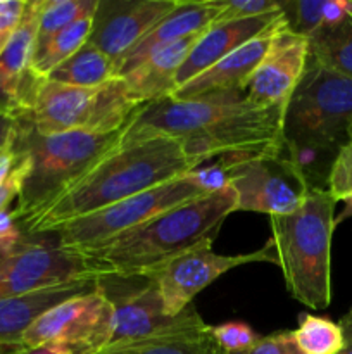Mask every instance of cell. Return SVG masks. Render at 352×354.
I'll use <instances>...</instances> for the list:
<instances>
[{
	"instance_id": "6da1fadb",
	"label": "cell",
	"mask_w": 352,
	"mask_h": 354,
	"mask_svg": "<svg viewBox=\"0 0 352 354\" xmlns=\"http://www.w3.org/2000/svg\"><path fill=\"white\" fill-rule=\"evenodd\" d=\"M283 111L252 102L245 88L192 99L168 97L138 107L121 130L117 149L171 138L200 165L213 158L276 154L283 151Z\"/></svg>"
},
{
	"instance_id": "7a4b0ae2",
	"label": "cell",
	"mask_w": 352,
	"mask_h": 354,
	"mask_svg": "<svg viewBox=\"0 0 352 354\" xmlns=\"http://www.w3.org/2000/svg\"><path fill=\"white\" fill-rule=\"evenodd\" d=\"M352 127V80L307 55V64L283 111V152L311 189L328 176ZM328 190V189H326Z\"/></svg>"
},
{
	"instance_id": "3957f363",
	"label": "cell",
	"mask_w": 352,
	"mask_h": 354,
	"mask_svg": "<svg viewBox=\"0 0 352 354\" xmlns=\"http://www.w3.org/2000/svg\"><path fill=\"white\" fill-rule=\"evenodd\" d=\"M200 166L171 138H150L116 149L55 201L24 235L54 234L76 218L171 182Z\"/></svg>"
},
{
	"instance_id": "277c9868",
	"label": "cell",
	"mask_w": 352,
	"mask_h": 354,
	"mask_svg": "<svg viewBox=\"0 0 352 354\" xmlns=\"http://www.w3.org/2000/svg\"><path fill=\"white\" fill-rule=\"evenodd\" d=\"M235 211L237 196L228 185L164 211L83 256L107 275L148 277L190 249L214 242L223 221Z\"/></svg>"
},
{
	"instance_id": "5b68a950",
	"label": "cell",
	"mask_w": 352,
	"mask_h": 354,
	"mask_svg": "<svg viewBox=\"0 0 352 354\" xmlns=\"http://www.w3.org/2000/svg\"><path fill=\"white\" fill-rule=\"evenodd\" d=\"M119 133H38L26 116L17 118L14 147L28 156L30 169L12 213L24 232L68 190L117 149Z\"/></svg>"
},
{
	"instance_id": "8992f818",
	"label": "cell",
	"mask_w": 352,
	"mask_h": 354,
	"mask_svg": "<svg viewBox=\"0 0 352 354\" xmlns=\"http://www.w3.org/2000/svg\"><path fill=\"white\" fill-rule=\"evenodd\" d=\"M335 197L311 189L297 211L269 216L271 242L286 290L300 304L324 310L331 303V237Z\"/></svg>"
},
{
	"instance_id": "52a82bcc",
	"label": "cell",
	"mask_w": 352,
	"mask_h": 354,
	"mask_svg": "<svg viewBox=\"0 0 352 354\" xmlns=\"http://www.w3.org/2000/svg\"><path fill=\"white\" fill-rule=\"evenodd\" d=\"M138 107L121 76L93 88L40 80L26 118L41 135H109L123 130Z\"/></svg>"
},
{
	"instance_id": "ba28073f",
	"label": "cell",
	"mask_w": 352,
	"mask_h": 354,
	"mask_svg": "<svg viewBox=\"0 0 352 354\" xmlns=\"http://www.w3.org/2000/svg\"><path fill=\"white\" fill-rule=\"evenodd\" d=\"M202 196H207V192L200 189L190 171L171 182L76 218L54 234L62 249L83 254L133 230L164 211Z\"/></svg>"
},
{
	"instance_id": "9c48e42d",
	"label": "cell",
	"mask_w": 352,
	"mask_h": 354,
	"mask_svg": "<svg viewBox=\"0 0 352 354\" xmlns=\"http://www.w3.org/2000/svg\"><path fill=\"white\" fill-rule=\"evenodd\" d=\"M113 277L124 292H117L99 279V287L114 306V327L109 348L209 328L193 304L176 317L166 315L154 277Z\"/></svg>"
},
{
	"instance_id": "30bf717a",
	"label": "cell",
	"mask_w": 352,
	"mask_h": 354,
	"mask_svg": "<svg viewBox=\"0 0 352 354\" xmlns=\"http://www.w3.org/2000/svg\"><path fill=\"white\" fill-rule=\"evenodd\" d=\"M228 185L237 196V211L283 216L299 209L311 187L285 152L248 158H219Z\"/></svg>"
},
{
	"instance_id": "8fae6325",
	"label": "cell",
	"mask_w": 352,
	"mask_h": 354,
	"mask_svg": "<svg viewBox=\"0 0 352 354\" xmlns=\"http://www.w3.org/2000/svg\"><path fill=\"white\" fill-rule=\"evenodd\" d=\"M114 327V306L104 290L71 297L38 318L21 337L19 346H37L57 342L76 354H100L110 344Z\"/></svg>"
},
{
	"instance_id": "7c38bea8",
	"label": "cell",
	"mask_w": 352,
	"mask_h": 354,
	"mask_svg": "<svg viewBox=\"0 0 352 354\" xmlns=\"http://www.w3.org/2000/svg\"><path fill=\"white\" fill-rule=\"evenodd\" d=\"M102 277L109 275L86 256L24 237L16 251L0 258V299Z\"/></svg>"
},
{
	"instance_id": "4fadbf2b",
	"label": "cell",
	"mask_w": 352,
	"mask_h": 354,
	"mask_svg": "<svg viewBox=\"0 0 352 354\" xmlns=\"http://www.w3.org/2000/svg\"><path fill=\"white\" fill-rule=\"evenodd\" d=\"M211 248H213V242L197 245L148 275L155 279L159 294L164 303L166 315L176 317L185 311L200 290L209 287L214 280L237 266L248 265V263L278 265L275 249L269 241L266 242L264 248L248 252V254L223 256L213 252Z\"/></svg>"
},
{
	"instance_id": "5bb4252c",
	"label": "cell",
	"mask_w": 352,
	"mask_h": 354,
	"mask_svg": "<svg viewBox=\"0 0 352 354\" xmlns=\"http://www.w3.org/2000/svg\"><path fill=\"white\" fill-rule=\"evenodd\" d=\"M179 0H133L106 2L99 0L93 14L88 44L116 62L135 47L159 21L176 9Z\"/></svg>"
},
{
	"instance_id": "9a60e30c",
	"label": "cell",
	"mask_w": 352,
	"mask_h": 354,
	"mask_svg": "<svg viewBox=\"0 0 352 354\" xmlns=\"http://www.w3.org/2000/svg\"><path fill=\"white\" fill-rule=\"evenodd\" d=\"M307 55V38L293 33L283 24L245 85L248 99L259 106L285 109L306 69Z\"/></svg>"
},
{
	"instance_id": "2e32d148",
	"label": "cell",
	"mask_w": 352,
	"mask_h": 354,
	"mask_svg": "<svg viewBox=\"0 0 352 354\" xmlns=\"http://www.w3.org/2000/svg\"><path fill=\"white\" fill-rule=\"evenodd\" d=\"M219 0H202V2H179L175 10L159 21L131 50H128L116 62V76L130 73L135 66L152 55L154 52L183 40L192 35L202 33L216 23L219 16Z\"/></svg>"
},
{
	"instance_id": "e0dca14e",
	"label": "cell",
	"mask_w": 352,
	"mask_h": 354,
	"mask_svg": "<svg viewBox=\"0 0 352 354\" xmlns=\"http://www.w3.org/2000/svg\"><path fill=\"white\" fill-rule=\"evenodd\" d=\"M97 286L99 280H79L0 299V354L21 351V337L38 318L71 297L92 292Z\"/></svg>"
},
{
	"instance_id": "ac0fdd59",
	"label": "cell",
	"mask_w": 352,
	"mask_h": 354,
	"mask_svg": "<svg viewBox=\"0 0 352 354\" xmlns=\"http://www.w3.org/2000/svg\"><path fill=\"white\" fill-rule=\"evenodd\" d=\"M283 24H285V19H283L282 14V17L275 24H271L268 30L259 33L257 37H254L247 44H244L237 50H233L226 57L211 66L209 69H206L199 76L179 86L173 97L192 99V97L207 95V93L221 92V90L245 88L248 78L268 52L273 37Z\"/></svg>"
},
{
	"instance_id": "d6986e66",
	"label": "cell",
	"mask_w": 352,
	"mask_h": 354,
	"mask_svg": "<svg viewBox=\"0 0 352 354\" xmlns=\"http://www.w3.org/2000/svg\"><path fill=\"white\" fill-rule=\"evenodd\" d=\"M282 17V10L264 14V16L248 17V19H233L224 21V23H214L207 28L199 37L197 44L190 50L185 64L182 66L176 78V86L185 85L186 82L193 80L216 64L228 54L237 50L248 40L257 37L264 30H268L271 24ZM176 88V90H178Z\"/></svg>"
},
{
	"instance_id": "ffe728a7",
	"label": "cell",
	"mask_w": 352,
	"mask_h": 354,
	"mask_svg": "<svg viewBox=\"0 0 352 354\" xmlns=\"http://www.w3.org/2000/svg\"><path fill=\"white\" fill-rule=\"evenodd\" d=\"M202 33L186 37L154 52L145 61L135 66L130 73L121 76L126 83L128 93L138 106L141 107L145 104L157 102V100L175 95L178 88L176 78H178L179 69L185 64L190 50Z\"/></svg>"
},
{
	"instance_id": "44dd1931",
	"label": "cell",
	"mask_w": 352,
	"mask_h": 354,
	"mask_svg": "<svg viewBox=\"0 0 352 354\" xmlns=\"http://www.w3.org/2000/svg\"><path fill=\"white\" fill-rule=\"evenodd\" d=\"M309 57L352 80V12L307 37Z\"/></svg>"
},
{
	"instance_id": "7402d4cb",
	"label": "cell",
	"mask_w": 352,
	"mask_h": 354,
	"mask_svg": "<svg viewBox=\"0 0 352 354\" xmlns=\"http://www.w3.org/2000/svg\"><path fill=\"white\" fill-rule=\"evenodd\" d=\"M116 76L113 59L100 52L95 45L86 41L76 54L62 62L47 80L78 88H93L110 82Z\"/></svg>"
},
{
	"instance_id": "603a6c76",
	"label": "cell",
	"mask_w": 352,
	"mask_h": 354,
	"mask_svg": "<svg viewBox=\"0 0 352 354\" xmlns=\"http://www.w3.org/2000/svg\"><path fill=\"white\" fill-rule=\"evenodd\" d=\"M92 23L93 16L83 17L54 35L41 47L35 48L31 75L37 80H47L52 71H55L62 62L68 61L88 41L90 33H92Z\"/></svg>"
},
{
	"instance_id": "cb8c5ba5",
	"label": "cell",
	"mask_w": 352,
	"mask_h": 354,
	"mask_svg": "<svg viewBox=\"0 0 352 354\" xmlns=\"http://www.w3.org/2000/svg\"><path fill=\"white\" fill-rule=\"evenodd\" d=\"M100 354H226L211 335V327L206 330L183 332L152 341L109 348Z\"/></svg>"
},
{
	"instance_id": "d4e9b609",
	"label": "cell",
	"mask_w": 352,
	"mask_h": 354,
	"mask_svg": "<svg viewBox=\"0 0 352 354\" xmlns=\"http://www.w3.org/2000/svg\"><path fill=\"white\" fill-rule=\"evenodd\" d=\"M293 341L300 354H338L344 348L340 325L309 313L300 315Z\"/></svg>"
},
{
	"instance_id": "484cf974",
	"label": "cell",
	"mask_w": 352,
	"mask_h": 354,
	"mask_svg": "<svg viewBox=\"0 0 352 354\" xmlns=\"http://www.w3.org/2000/svg\"><path fill=\"white\" fill-rule=\"evenodd\" d=\"M97 6L99 0H43L35 48L41 47L54 35L71 26L76 21L93 16Z\"/></svg>"
},
{
	"instance_id": "4316f807",
	"label": "cell",
	"mask_w": 352,
	"mask_h": 354,
	"mask_svg": "<svg viewBox=\"0 0 352 354\" xmlns=\"http://www.w3.org/2000/svg\"><path fill=\"white\" fill-rule=\"evenodd\" d=\"M326 0H280L286 28L300 37H309L324 23Z\"/></svg>"
},
{
	"instance_id": "83f0119b",
	"label": "cell",
	"mask_w": 352,
	"mask_h": 354,
	"mask_svg": "<svg viewBox=\"0 0 352 354\" xmlns=\"http://www.w3.org/2000/svg\"><path fill=\"white\" fill-rule=\"evenodd\" d=\"M211 335L226 354L245 351L261 339L247 324L242 322H228L217 327H211Z\"/></svg>"
},
{
	"instance_id": "f1b7e54d",
	"label": "cell",
	"mask_w": 352,
	"mask_h": 354,
	"mask_svg": "<svg viewBox=\"0 0 352 354\" xmlns=\"http://www.w3.org/2000/svg\"><path fill=\"white\" fill-rule=\"evenodd\" d=\"M219 2L221 10L216 23L248 19V17L264 16L280 10V0H219Z\"/></svg>"
},
{
	"instance_id": "f546056e",
	"label": "cell",
	"mask_w": 352,
	"mask_h": 354,
	"mask_svg": "<svg viewBox=\"0 0 352 354\" xmlns=\"http://www.w3.org/2000/svg\"><path fill=\"white\" fill-rule=\"evenodd\" d=\"M326 189L337 203L338 201L345 203L347 213L352 214V162L337 158L328 176Z\"/></svg>"
},
{
	"instance_id": "4dcf8cb0",
	"label": "cell",
	"mask_w": 352,
	"mask_h": 354,
	"mask_svg": "<svg viewBox=\"0 0 352 354\" xmlns=\"http://www.w3.org/2000/svg\"><path fill=\"white\" fill-rule=\"evenodd\" d=\"M30 0H0V55L23 21Z\"/></svg>"
},
{
	"instance_id": "1f68e13d",
	"label": "cell",
	"mask_w": 352,
	"mask_h": 354,
	"mask_svg": "<svg viewBox=\"0 0 352 354\" xmlns=\"http://www.w3.org/2000/svg\"><path fill=\"white\" fill-rule=\"evenodd\" d=\"M231 354H300V351L293 341V330H285L261 337L252 348Z\"/></svg>"
},
{
	"instance_id": "d6a6232c",
	"label": "cell",
	"mask_w": 352,
	"mask_h": 354,
	"mask_svg": "<svg viewBox=\"0 0 352 354\" xmlns=\"http://www.w3.org/2000/svg\"><path fill=\"white\" fill-rule=\"evenodd\" d=\"M24 237L23 230L17 225L16 218L10 207L0 211V258L10 254L23 244Z\"/></svg>"
},
{
	"instance_id": "836d02e7",
	"label": "cell",
	"mask_w": 352,
	"mask_h": 354,
	"mask_svg": "<svg viewBox=\"0 0 352 354\" xmlns=\"http://www.w3.org/2000/svg\"><path fill=\"white\" fill-rule=\"evenodd\" d=\"M17 131V118L9 116L6 113H0V154L10 149L16 140Z\"/></svg>"
},
{
	"instance_id": "e575fe53",
	"label": "cell",
	"mask_w": 352,
	"mask_h": 354,
	"mask_svg": "<svg viewBox=\"0 0 352 354\" xmlns=\"http://www.w3.org/2000/svg\"><path fill=\"white\" fill-rule=\"evenodd\" d=\"M14 354H76L68 346L57 344V342H48V344L37 346V348H24Z\"/></svg>"
},
{
	"instance_id": "d590c367",
	"label": "cell",
	"mask_w": 352,
	"mask_h": 354,
	"mask_svg": "<svg viewBox=\"0 0 352 354\" xmlns=\"http://www.w3.org/2000/svg\"><path fill=\"white\" fill-rule=\"evenodd\" d=\"M17 159H19V154L16 152L14 145L0 154V185H2L3 180L9 176V173L14 169V166L17 165Z\"/></svg>"
},
{
	"instance_id": "8d00e7d4",
	"label": "cell",
	"mask_w": 352,
	"mask_h": 354,
	"mask_svg": "<svg viewBox=\"0 0 352 354\" xmlns=\"http://www.w3.org/2000/svg\"><path fill=\"white\" fill-rule=\"evenodd\" d=\"M344 334V348L338 354H352V308L338 322Z\"/></svg>"
},
{
	"instance_id": "74e56055",
	"label": "cell",
	"mask_w": 352,
	"mask_h": 354,
	"mask_svg": "<svg viewBox=\"0 0 352 354\" xmlns=\"http://www.w3.org/2000/svg\"><path fill=\"white\" fill-rule=\"evenodd\" d=\"M338 158H342L347 162H352V144L345 145V147L340 151V154H338Z\"/></svg>"
},
{
	"instance_id": "f35d334b",
	"label": "cell",
	"mask_w": 352,
	"mask_h": 354,
	"mask_svg": "<svg viewBox=\"0 0 352 354\" xmlns=\"http://www.w3.org/2000/svg\"><path fill=\"white\" fill-rule=\"evenodd\" d=\"M349 140H351L349 144H352V127H351V131H349Z\"/></svg>"
}]
</instances>
